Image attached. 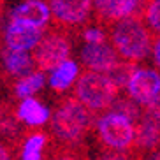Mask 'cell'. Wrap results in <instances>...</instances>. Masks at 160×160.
Instances as JSON below:
<instances>
[{"label":"cell","instance_id":"14","mask_svg":"<svg viewBox=\"0 0 160 160\" xmlns=\"http://www.w3.org/2000/svg\"><path fill=\"white\" fill-rule=\"evenodd\" d=\"M49 114H51V111L33 97L21 99L18 106V118L30 127H41V125L48 123Z\"/></svg>","mask_w":160,"mask_h":160},{"label":"cell","instance_id":"20","mask_svg":"<svg viewBox=\"0 0 160 160\" xmlns=\"http://www.w3.org/2000/svg\"><path fill=\"white\" fill-rule=\"evenodd\" d=\"M83 39H85V42H102V41L108 39V35L100 27H90V28L85 30Z\"/></svg>","mask_w":160,"mask_h":160},{"label":"cell","instance_id":"13","mask_svg":"<svg viewBox=\"0 0 160 160\" xmlns=\"http://www.w3.org/2000/svg\"><path fill=\"white\" fill-rule=\"evenodd\" d=\"M79 76V65L74 60L67 58L57 67H53L49 71V78H48V85L57 92H65L67 88H71L76 83Z\"/></svg>","mask_w":160,"mask_h":160},{"label":"cell","instance_id":"22","mask_svg":"<svg viewBox=\"0 0 160 160\" xmlns=\"http://www.w3.org/2000/svg\"><path fill=\"white\" fill-rule=\"evenodd\" d=\"M151 51H153V62H155V65H158V62H160V42H158V39L153 41Z\"/></svg>","mask_w":160,"mask_h":160},{"label":"cell","instance_id":"1","mask_svg":"<svg viewBox=\"0 0 160 160\" xmlns=\"http://www.w3.org/2000/svg\"><path fill=\"white\" fill-rule=\"evenodd\" d=\"M111 25V46L114 48L118 57H122V60L137 63L150 55L155 39H151L150 28L139 16H128Z\"/></svg>","mask_w":160,"mask_h":160},{"label":"cell","instance_id":"18","mask_svg":"<svg viewBox=\"0 0 160 160\" xmlns=\"http://www.w3.org/2000/svg\"><path fill=\"white\" fill-rule=\"evenodd\" d=\"M109 109H113V111L123 114V116H127L128 120L134 122V123L137 122V118L141 116V108H139L130 97H122V99H120V95H118L116 99H114V102L111 104V108Z\"/></svg>","mask_w":160,"mask_h":160},{"label":"cell","instance_id":"2","mask_svg":"<svg viewBox=\"0 0 160 160\" xmlns=\"http://www.w3.org/2000/svg\"><path fill=\"white\" fill-rule=\"evenodd\" d=\"M51 116V130L63 142H79L92 127V111L78 99H67L58 106Z\"/></svg>","mask_w":160,"mask_h":160},{"label":"cell","instance_id":"16","mask_svg":"<svg viewBox=\"0 0 160 160\" xmlns=\"http://www.w3.org/2000/svg\"><path fill=\"white\" fill-rule=\"evenodd\" d=\"M46 85V76H44L42 71H30L27 74L19 76L18 83L14 86V92L19 99H28V97H33V95L41 92Z\"/></svg>","mask_w":160,"mask_h":160},{"label":"cell","instance_id":"4","mask_svg":"<svg viewBox=\"0 0 160 160\" xmlns=\"http://www.w3.org/2000/svg\"><path fill=\"white\" fill-rule=\"evenodd\" d=\"M97 134L100 141L113 151H125L134 146V122L113 109L99 118Z\"/></svg>","mask_w":160,"mask_h":160},{"label":"cell","instance_id":"23","mask_svg":"<svg viewBox=\"0 0 160 160\" xmlns=\"http://www.w3.org/2000/svg\"><path fill=\"white\" fill-rule=\"evenodd\" d=\"M0 160H11V157H9V151L5 150L4 146H0Z\"/></svg>","mask_w":160,"mask_h":160},{"label":"cell","instance_id":"3","mask_svg":"<svg viewBox=\"0 0 160 160\" xmlns=\"http://www.w3.org/2000/svg\"><path fill=\"white\" fill-rule=\"evenodd\" d=\"M74 85V99L90 111H106L120 95L118 86L106 72L88 71L78 76Z\"/></svg>","mask_w":160,"mask_h":160},{"label":"cell","instance_id":"24","mask_svg":"<svg viewBox=\"0 0 160 160\" xmlns=\"http://www.w3.org/2000/svg\"><path fill=\"white\" fill-rule=\"evenodd\" d=\"M148 160H160V158H158V153H157V151H155V153H151Z\"/></svg>","mask_w":160,"mask_h":160},{"label":"cell","instance_id":"8","mask_svg":"<svg viewBox=\"0 0 160 160\" xmlns=\"http://www.w3.org/2000/svg\"><path fill=\"white\" fill-rule=\"evenodd\" d=\"M49 12L63 27H78L92 14V0H49Z\"/></svg>","mask_w":160,"mask_h":160},{"label":"cell","instance_id":"11","mask_svg":"<svg viewBox=\"0 0 160 160\" xmlns=\"http://www.w3.org/2000/svg\"><path fill=\"white\" fill-rule=\"evenodd\" d=\"M134 144L142 151L155 150L158 144V108L146 109L134 123Z\"/></svg>","mask_w":160,"mask_h":160},{"label":"cell","instance_id":"9","mask_svg":"<svg viewBox=\"0 0 160 160\" xmlns=\"http://www.w3.org/2000/svg\"><path fill=\"white\" fill-rule=\"evenodd\" d=\"M49 19H51L49 5L44 0H25L9 12V21L30 25V27L42 30L49 23Z\"/></svg>","mask_w":160,"mask_h":160},{"label":"cell","instance_id":"19","mask_svg":"<svg viewBox=\"0 0 160 160\" xmlns=\"http://www.w3.org/2000/svg\"><path fill=\"white\" fill-rule=\"evenodd\" d=\"M144 21L146 27L151 28V32H158L160 28V0H148L144 7Z\"/></svg>","mask_w":160,"mask_h":160},{"label":"cell","instance_id":"25","mask_svg":"<svg viewBox=\"0 0 160 160\" xmlns=\"http://www.w3.org/2000/svg\"><path fill=\"white\" fill-rule=\"evenodd\" d=\"M60 160H72V158H60Z\"/></svg>","mask_w":160,"mask_h":160},{"label":"cell","instance_id":"17","mask_svg":"<svg viewBox=\"0 0 160 160\" xmlns=\"http://www.w3.org/2000/svg\"><path fill=\"white\" fill-rule=\"evenodd\" d=\"M44 146H46V136L44 134H32L23 144L21 160H42Z\"/></svg>","mask_w":160,"mask_h":160},{"label":"cell","instance_id":"12","mask_svg":"<svg viewBox=\"0 0 160 160\" xmlns=\"http://www.w3.org/2000/svg\"><path fill=\"white\" fill-rule=\"evenodd\" d=\"M44 30L35 28L30 25L16 23V21H9V25L5 27L4 39L5 46L9 49H16V51H32L35 44L41 41Z\"/></svg>","mask_w":160,"mask_h":160},{"label":"cell","instance_id":"6","mask_svg":"<svg viewBox=\"0 0 160 160\" xmlns=\"http://www.w3.org/2000/svg\"><path fill=\"white\" fill-rule=\"evenodd\" d=\"M71 39L65 33L60 32H51V33H42V37L35 44L32 49V60L33 65H37L39 71L49 72L53 67H57L63 60L71 57Z\"/></svg>","mask_w":160,"mask_h":160},{"label":"cell","instance_id":"15","mask_svg":"<svg viewBox=\"0 0 160 160\" xmlns=\"http://www.w3.org/2000/svg\"><path fill=\"white\" fill-rule=\"evenodd\" d=\"M5 71L12 76H23L33 69V60L28 51H16V49H5L2 55Z\"/></svg>","mask_w":160,"mask_h":160},{"label":"cell","instance_id":"5","mask_svg":"<svg viewBox=\"0 0 160 160\" xmlns=\"http://www.w3.org/2000/svg\"><path fill=\"white\" fill-rule=\"evenodd\" d=\"M128 97L144 109L158 108L160 102V76L155 69L134 67L125 85Z\"/></svg>","mask_w":160,"mask_h":160},{"label":"cell","instance_id":"7","mask_svg":"<svg viewBox=\"0 0 160 160\" xmlns=\"http://www.w3.org/2000/svg\"><path fill=\"white\" fill-rule=\"evenodd\" d=\"M79 60L88 71L108 74L120 62V57L108 41H102V42H85V46L81 48Z\"/></svg>","mask_w":160,"mask_h":160},{"label":"cell","instance_id":"10","mask_svg":"<svg viewBox=\"0 0 160 160\" xmlns=\"http://www.w3.org/2000/svg\"><path fill=\"white\" fill-rule=\"evenodd\" d=\"M144 0H92V9L102 23H114L118 19L134 16Z\"/></svg>","mask_w":160,"mask_h":160},{"label":"cell","instance_id":"21","mask_svg":"<svg viewBox=\"0 0 160 160\" xmlns=\"http://www.w3.org/2000/svg\"><path fill=\"white\" fill-rule=\"evenodd\" d=\"M95 160H127V157H123L120 151H109V153H102Z\"/></svg>","mask_w":160,"mask_h":160}]
</instances>
